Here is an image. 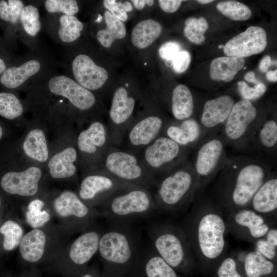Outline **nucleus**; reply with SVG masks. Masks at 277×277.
Segmentation results:
<instances>
[{
  "instance_id": "1",
  "label": "nucleus",
  "mask_w": 277,
  "mask_h": 277,
  "mask_svg": "<svg viewBox=\"0 0 277 277\" xmlns=\"http://www.w3.org/2000/svg\"><path fill=\"white\" fill-rule=\"evenodd\" d=\"M271 168L262 157L241 155L227 157L219 172L232 179L230 197L233 203L244 206L270 175Z\"/></svg>"
},
{
  "instance_id": "2",
  "label": "nucleus",
  "mask_w": 277,
  "mask_h": 277,
  "mask_svg": "<svg viewBox=\"0 0 277 277\" xmlns=\"http://www.w3.org/2000/svg\"><path fill=\"white\" fill-rule=\"evenodd\" d=\"M104 215L112 224H127L147 216L157 209L149 189L135 186L122 191L103 204Z\"/></svg>"
},
{
  "instance_id": "3",
  "label": "nucleus",
  "mask_w": 277,
  "mask_h": 277,
  "mask_svg": "<svg viewBox=\"0 0 277 277\" xmlns=\"http://www.w3.org/2000/svg\"><path fill=\"white\" fill-rule=\"evenodd\" d=\"M103 170L126 183L149 190L156 180L143 164L137 153L111 145L102 163Z\"/></svg>"
},
{
  "instance_id": "4",
  "label": "nucleus",
  "mask_w": 277,
  "mask_h": 277,
  "mask_svg": "<svg viewBox=\"0 0 277 277\" xmlns=\"http://www.w3.org/2000/svg\"><path fill=\"white\" fill-rule=\"evenodd\" d=\"M195 185L192 163L188 160L156 180V190L153 196L157 209H172L181 205Z\"/></svg>"
},
{
  "instance_id": "5",
  "label": "nucleus",
  "mask_w": 277,
  "mask_h": 277,
  "mask_svg": "<svg viewBox=\"0 0 277 277\" xmlns=\"http://www.w3.org/2000/svg\"><path fill=\"white\" fill-rule=\"evenodd\" d=\"M190 150L161 135L141 152L140 157L156 180L159 176L165 175L188 161Z\"/></svg>"
},
{
  "instance_id": "6",
  "label": "nucleus",
  "mask_w": 277,
  "mask_h": 277,
  "mask_svg": "<svg viewBox=\"0 0 277 277\" xmlns=\"http://www.w3.org/2000/svg\"><path fill=\"white\" fill-rule=\"evenodd\" d=\"M258 118L257 109L251 101L235 103L221 128L220 136L225 144L237 149L245 147L263 122Z\"/></svg>"
},
{
  "instance_id": "7",
  "label": "nucleus",
  "mask_w": 277,
  "mask_h": 277,
  "mask_svg": "<svg viewBox=\"0 0 277 277\" xmlns=\"http://www.w3.org/2000/svg\"><path fill=\"white\" fill-rule=\"evenodd\" d=\"M225 145L221 136L216 135L206 137L199 144L191 160L196 181L209 179L217 173L227 159Z\"/></svg>"
},
{
  "instance_id": "8",
  "label": "nucleus",
  "mask_w": 277,
  "mask_h": 277,
  "mask_svg": "<svg viewBox=\"0 0 277 277\" xmlns=\"http://www.w3.org/2000/svg\"><path fill=\"white\" fill-rule=\"evenodd\" d=\"M148 235L155 252L172 268L179 267L184 261L186 250L184 241L172 228L151 226Z\"/></svg>"
},
{
  "instance_id": "9",
  "label": "nucleus",
  "mask_w": 277,
  "mask_h": 277,
  "mask_svg": "<svg viewBox=\"0 0 277 277\" xmlns=\"http://www.w3.org/2000/svg\"><path fill=\"white\" fill-rule=\"evenodd\" d=\"M45 81L51 93L66 98L80 111L89 110L96 104V97L92 92L84 88L68 76L54 75L48 77Z\"/></svg>"
},
{
  "instance_id": "10",
  "label": "nucleus",
  "mask_w": 277,
  "mask_h": 277,
  "mask_svg": "<svg viewBox=\"0 0 277 277\" xmlns=\"http://www.w3.org/2000/svg\"><path fill=\"white\" fill-rule=\"evenodd\" d=\"M136 186L122 182L103 170L86 176L82 181L79 196L84 201L99 200L103 204L116 194Z\"/></svg>"
},
{
  "instance_id": "11",
  "label": "nucleus",
  "mask_w": 277,
  "mask_h": 277,
  "mask_svg": "<svg viewBox=\"0 0 277 277\" xmlns=\"http://www.w3.org/2000/svg\"><path fill=\"white\" fill-rule=\"evenodd\" d=\"M225 224L218 214L208 213L200 220L197 230L198 242L203 254L213 259L223 251L225 241Z\"/></svg>"
},
{
  "instance_id": "12",
  "label": "nucleus",
  "mask_w": 277,
  "mask_h": 277,
  "mask_svg": "<svg viewBox=\"0 0 277 277\" xmlns=\"http://www.w3.org/2000/svg\"><path fill=\"white\" fill-rule=\"evenodd\" d=\"M166 123L162 117L155 114L132 121L124 136L128 150L136 153L141 152L161 135Z\"/></svg>"
},
{
  "instance_id": "13",
  "label": "nucleus",
  "mask_w": 277,
  "mask_h": 277,
  "mask_svg": "<svg viewBox=\"0 0 277 277\" xmlns=\"http://www.w3.org/2000/svg\"><path fill=\"white\" fill-rule=\"evenodd\" d=\"M267 45L265 30L252 26L228 41L223 51L227 56L244 58L262 52Z\"/></svg>"
},
{
  "instance_id": "14",
  "label": "nucleus",
  "mask_w": 277,
  "mask_h": 277,
  "mask_svg": "<svg viewBox=\"0 0 277 277\" xmlns=\"http://www.w3.org/2000/svg\"><path fill=\"white\" fill-rule=\"evenodd\" d=\"M47 66L44 58L31 56L19 64L9 66L0 76V84L7 89L18 88L41 76Z\"/></svg>"
},
{
  "instance_id": "15",
  "label": "nucleus",
  "mask_w": 277,
  "mask_h": 277,
  "mask_svg": "<svg viewBox=\"0 0 277 277\" xmlns=\"http://www.w3.org/2000/svg\"><path fill=\"white\" fill-rule=\"evenodd\" d=\"M235 102L228 95H223L208 100L205 103L199 122L206 137L215 135L217 130L221 129L229 115Z\"/></svg>"
},
{
  "instance_id": "16",
  "label": "nucleus",
  "mask_w": 277,
  "mask_h": 277,
  "mask_svg": "<svg viewBox=\"0 0 277 277\" xmlns=\"http://www.w3.org/2000/svg\"><path fill=\"white\" fill-rule=\"evenodd\" d=\"M71 66L74 80L91 92L102 88L108 80L107 71L86 54L76 55Z\"/></svg>"
},
{
  "instance_id": "17",
  "label": "nucleus",
  "mask_w": 277,
  "mask_h": 277,
  "mask_svg": "<svg viewBox=\"0 0 277 277\" xmlns=\"http://www.w3.org/2000/svg\"><path fill=\"white\" fill-rule=\"evenodd\" d=\"M77 145L82 153L98 156L102 163L108 148L112 145L108 127L100 121L92 122L79 133Z\"/></svg>"
},
{
  "instance_id": "18",
  "label": "nucleus",
  "mask_w": 277,
  "mask_h": 277,
  "mask_svg": "<svg viewBox=\"0 0 277 277\" xmlns=\"http://www.w3.org/2000/svg\"><path fill=\"white\" fill-rule=\"evenodd\" d=\"M42 171L37 167H30L22 172L10 171L1 179V186L7 193L13 195L30 196L38 190Z\"/></svg>"
},
{
  "instance_id": "19",
  "label": "nucleus",
  "mask_w": 277,
  "mask_h": 277,
  "mask_svg": "<svg viewBox=\"0 0 277 277\" xmlns=\"http://www.w3.org/2000/svg\"><path fill=\"white\" fill-rule=\"evenodd\" d=\"M161 135L190 150L196 148L206 138L199 121L192 117L167 122Z\"/></svg>"
},
{
  "instance_id": "20",
  "label": "nucleus",
  "mask_w": 277,
  "mask_h": 277,
  "mask_svg": "<svg viewBox=\"0 0 277 277\" xmlns=\"http://www.w3.org/2000/svg\"><path fill=\"white\" fill-rule=\"evenodd\" d=\"M101 234L95 231H90L78 237L70 248L71 261L77 265L88 262L98 251Z\"/></svg>"
},
{
  "instance_id": "21",
  "label": "nucleus",
  "mask_w": 277,
  "mask_h": 277,
  "mask_svg": "<svg viewBox=\"0 0 277 277\" xmlns=\"http://www.w3.org/2000/svg\"><path fill=\"white\" fill-rule=\"evenodd\" d=\"M77 159V152L73 147H68L54 155L48 162L49 173L54 179L72 176L76 171L74 163Z\"/></svg>"
},
{
  "instance_id": "22",
  "label": "nucleus",
  "mask_w": 277,
  "mask_h": 277,
  "mask_svg": "<svg viewBox=\"0 0 277 277\" xmlns=\"http://www.w3.org/2000/svg\"><path fill=\"white\" fill-rule=\"evenodd\" d=\"M54 207L57 214L63 217L73 216L83 219L90 214L89 207L71 191H65L55 199Z\"/></svg>"
},
{
  "instance_id": "23",
  "label": "nucleus",
  "mask_w": 277,
  "mask_h": 277,
  "mask_svg": "<svg viewBox=\"0 0 277 277\" xmlns=\"http://www.w3.org/2000/svg\"><path fill=\"white\" fill-rule=\"evenodd\" d=\"M253 209L261 213H268L277 208V179L270 175L264 182L251 199Z\"/></svg>"
},
{
  "instance_id": "24",
  "label": "nucleus",
  "mask_w": 277,
  "mask_h": 277,
  "mask_svg": "<svg viewBox=\"0 0 277 277\" xmlns=\"http://www.w3.org/2000/svg\"><path fill=\"white\" fill-rule=\"evenodd\" d=\"M171 109L176 121L191 117L194 111L193 98L190 89L186 85L179 84L173 89Z\"/></svg>"
},
{
  "instance_id": "25",
  "label": "nucleus",
  "mask_w": 277,
  "mask_h": 277,
  "mask_svg": "<svg viewBox=\"0 0 277 277\" xmlns=\"http://www.w3.org/2000/svg\"><path fill=\"white\" fill-rule=\"evenodd\" d=\"M244 58L222 56L213 59L210 66V76L217 81H232L245 65Z\"/></svg>"
},
{
  "instance_id": "26",
  "label": "nucleus",
  "mask_w": 277,
  "mask_h": 277,
  "mask_svg": "<svg viewBox=\"0 0 277 277\" xmlns=\"http://www.w3.org/2000/svg\"><path fill=\"white\" fill-rule=\"evenodd\" d=\"M46 243V236L42 230L34 229L22 238L19 244L22 257L26 261L34 263L42 257Z\"/></svg>"
},
{
  "instance_id": "27",
  "label": "nucleus",
  "mask_w": 277,
  "mask_h": 277,
  "mask_svg": "<svg viewBox=\"0 0 277 277\" xmlns=\"http://www.w3.org/2000/svg\"><path fill=\"white\" fill-rule=\"evenodd\" d=\"M144 260L146 277H177L173 268L168 264L151 246L139 252Z\"/></svg>"
},
{
  "instance_id": "28",
  "label": "nucleus",
  "mask_w": 277,
  "mask_h": 277,
  "mask_svg": "<svg viewBox=\"0 0 277 277\" xmlns=\"http://www.w3.org/2000/svg\"><path fill=\"white\" fill-rule=\"evenodd\" d=\"M162 30V26L158 22L152 19L142 21L133 28L131 42L135 47L139 49L146 48L159 37Z\"/></svg>"
},
{
  "instance_id": "29",
  "label": "nucleus",
  "mask_w": 277,
  "mask_h": 277,
  "mask_svg": "<svg viewBox=\"0 0 277 277\" xmlns=\"http://www.w3.org/2000/svg\"><path fill=\"white\" fill-rule=\"evenodd\" d=\"M250 142H254L261 152L274 153L277 145L276 121L274 119L263 121Z\"/></svg>"
},
{
  "instance_id": "30",
  "label": "nucleus",
  "mask_w": 277,
  "mask_h": 277,
  "mask_svg": "<svg viewBox=\"0 0 277 277\" xmlns=\"http://www.w3.org/2000/svg\"><path fill=\"white\" fill-rule=\"evenodd\" d=\"M23 148L28 156L38 162H45L48 158L46 136L40 129H34L28 132L24 141Z\"/></svg>"
},
{
  "instance_id": "31",
  "label": "nucleus",
  "mask_w": 277,
  "mask_h": 277,
  "mask_svg": "<svg viewBox=\"0 0 277 277\" xmlns=\"http://www.w3.org/2000/svg\"><path fill=\"white\" fill-rule=\"evenodd\" d=\"M106 28L96 33V38L104 47H110L114 41L123 38L126 34L125 24L114 16L109 11L104 13Z\"/></svg>"
},
{
  "instance_id": "32",
  "label": "nucleus",
  "mask_w": 277,
  "mask_h": 277,
  "mask_svg": "<svg viewBox=\"0 0 277 277\" xmlns=\"http://www.w3.org/2000/svg\"><path fill=\"white\" fill-rule=\"evenodd\" d=\"M58 22L57 35L62 43H71L81 36L84 25L75 15L61 14Z\"/></svg>"
},
{
  "instance_id": "33",
  "label": "nucleus",
  "mask_w": 277,
  "mask_h": 277,
  "mask_svg": "<svg viewBox=\"0 0 277 277\" xmlns=\"http://www.w3.org/2000/svg\"><path fill=\"white\" fill-rule=\"evenodd\" d=\"M274 265L258 251L249 252L244 261V268L247 277H261L272 272Z\"/></svg>"
},
{
  "instance_id": "34",
  "label": "nucleus",
  "mask_w": 277,
  "mask_h": 277,
  "mask_svg": "<svg viewBox=\"0 0 277 277\" xmlns=\"http://www.w3.org/2000/svg\"><path fill=\"white\" fill-rule=\"evenodd\" d=\"M235 221L239 225L247 227L251 235L255 238L264 236L269 230L263 219L250 210H242L238 212L235 216Z\"/></svg>"
},
{
  "instance_id": "35",
  "label": "nucleus",
  "mask_w": 277,
  "mask_h": 277,
  "mask_svg": "<svg viewBox=\"0 0 277 277\" xmlns=\"http://www.w3.org/2000/svg\"><path fill=\"white\" fill-rule=\"evenodd\" d=\"M19 24L26 34L32 37H36L42 28L37 7L31 4L25 5L21 13Z\"/></svg>"
},
{
  "instance_id": "36",
  "label": "nucleus",
  "mask_w": 277,
  "mask_h": 277,
  "mask_svg": "<svg viewBox=\"0 0 277 277\" xmlns=\"http://www.w3.org/2000/svg\"><path fill=\"white\" fill-rule=\"evenodd\" d=\"M0 234L3 236L2 247L4 250L10 251L20 244L23 230L21 226L12 220H7L0 226Z\"/></svg>"
},
{
  "instance_id": "37",
  "label": "nucleus",
  "mask_w": 277,
  "mask_h": 277,
  "mask_svg": "<svg viewBox=\"0 0 277 277\" xmlns=\"http://www.w3.org/2000/svg\"><path fill=\"white\" fill-rule=\"evenodd\" d=\"M24 112L19 99L9 92H0V116L9 120L21 116Z\"/></svg>"
},
{
  "instance_id": "38",
  "label": "nucleus",
  "mask_w": 277,
  "mask_h": 277,
  "mask_svg": "<svg viewBox=\"0 0 277 277\" xmlns=\"http://www.w3.org/2000/svg\"><path fill=\"white\" fill-rule=\"evenodd\" d=\"M216 9L223 15L234 21H245L251 16L249 8L242 3L235 1L220 2Z\"/></svg>"
},
{
  "instance_id": "39",
  "label": "nucleus",
  "mask_w": 277,
  "mask_h": 277,
  "mask_svg": "<svg viewBox=\"0 0 277 277\" xmlns=\"http://www.w3.org/2000/svg\"><path fill=\"white\" fill-rule=\"evenodd\" d=\"M185 24L184 33L190 42L200 45L205 41L204 34L208 28V24L204 17H189L186 19Z\"/></svg>"
},
{
  "instance_id": "40",
  "label": "nucleus",
  "mask_w": 277,
  "mask_h": 277,
  "mask_svg": "<svg viewBox=\"0 0 277 277\" xmlns=\"http://www.w3.org/2000/svg\"><path fill=\"white\" fill-rule=\"evenodd\" d=\"M25 5L21 0H1L0 19L11 25L19 24V17Z\"/></svg>"
},
{
  "instance_id": "41",
  "label": "nucleus",
  "mask_w": 277,
  "mask_h": 277,
  "mask_svg": "<svg viewBox=\"0 0 277 277\" xmlns=\"http://www.w3.org/2000/svg\"><path fill=\"white\" fill-rule=\"evenodd\" d=\"M44 7L47 12L51 14L74 15L79 11L75 0H46Z\"/></svg>"
},
{
  "instance_id": "42",
  "label": "nucleus",
  "mask_w": 277,
  "mask_h": 277,
  "mask_svg": "<svg viewBox=\"0 0 277 277\" xmlns=\"http://www.w3.org/2000/svg\"><path fill=\"white\" fill-rule=\"evenodd\" d=\"M239 91L243 100H255L263 95L266 91V86L260 83L253 87H249L245 82L238 83Z\"/></svg>"
},
{
  "instance_id": "43",
  "label": "nucleus",
  "mask_w": 277,
  "mask_h": 277,
  "mask_svg": "<svg viewBox=\"0 0 277 277\" xmlns=\"http://www.w3.org/2000/svg\"><path fill=\"white\" fill-rule=\"evenodd\" d=\"M27 222L32 228H37L43 226L50 218V214L46 211H29L26 213Z\"/></svg>"
},
{
  "instance_id": "44",
  "label": "nucleus",
  "mask_w": 277,
  "mask_h": 277,
  "mask_svg": "<svg viewBox=\"0 0 277 277\" xmlns=\"http://www.w3.org/2000/svg\"><path fill=\"white\" fill-rule=\"evenodd\" d=\"M191 61V55L186 50L180 51L172 60L174 70L178 73L184 72L188 69Z\"/></svg>"
},
{
  "instance_id": "45",
  "label": "nucleus",
  "mask_w": 277,
  "mask_h": 277,
  "mask_svg": "<svg viewBox=\"0 0 277 277\" xmlns=\"http://www.w3.org/2000/svg\"><path fill=\"white\" fill-rule=\"evenodd\" d=\"M218 277H242L236 270L235 261L231 258L224 260L219 268Z\"/></svg>"
},
{
  "instance_id": "46",
  "label": "nucleus",
  "mask_w": 277,
  "mask_h": 277,
  "mask_svg": "<svg viewBox=\"0 0 277 277\" xmlns=\"http://www.w3.org/2000/svg\"><path fill=\"white\" fill-rule=\"evenodd\" d=\"M103 5L117 19L122 22H125L127 19L128 15L124 9L123 3H117L114 0H104Z\"/></svg>"
},
{
  "instance_id": "47",
  "label": "nucleus",
  "mask_w": 277,
  "mask_h": 277,
  "mask_svg": "<svg viewBox=\"0 0 277 277\" xmlns=\"http://www.w3.org/2000/svg\"><path fill=\"white\" fill-rule=\"evenodd\" d=\"M179 44L174 42H168L163 44L159 50L160 57L166 61H172L176 55L181 51Z\"/></svg>"
},
{
  "instance_id": "48",
  "label": "nucleus",
  "mask_w": 277,
  "mask_h": 277,
  "mask_svg": "<svg viewBox=\"0 0 277 277\" xmlns=\"http://www.w3.org/2000/svg\"><path fill=\"white\" fill-rule=\"evenodd\" d=\"M277 244L268 240H259L256 243V249L258 252L267 259L272 260L276 255L275 248Z\"/></svg>"
},
{
  "instance_id": "49",
  "label": "nucleus",
  "mask_w": 277,
  "mask_h": 277,
  "mask_svg": "<svg viewBox=\"0 0 277 277\" xmlns=\"http://www.w3.org/2000/svg\"><path fill=\"white\" fill-rule=\"evenodd\" d=\"M158 2L161 8L164 12L173 13L179 8L183 1L179 0H160Z\"/></svg>"
},
{
  "instance_id": "50",
  "label": "nucleus",
  "mask_w": 277,
  "mask_h": 277,
  "mask_svg": "<svg viewBox=\"0 0 277 277\" xmlns=\"http://www.w3.org/2000/svg\"><path fill=\"white\" fill-rule=\"evenodd\" d=\"M44 206V203L40 200H34L31 201L28 207V211H42V209Z\"/></svg>"
},
{
  "instance_id": "51",
  "label": "nucleus",
  "mask_w": 277,
  "mask_h": 277,
  "mask_svg": "<svg viewBox=\"0 0 277 277\" xmlns=\"http://www.w3.org/2000/svg\"><path fill=\"white\" fill-rule=\"evenodd\" d=\"M271 59L269 55H265L260 62L259 68L262 72H266L271 65Z\"/></svg>"
},
{
  "instance_id": "52",
  "label": "nucleus",
  "mask_w": 277,
  "mask_h": 277,
  "mask_svg": "<svg viewBox=\"0 0 277 277\" xmlns=\"http://www.w3.org/2000/svg\"><path fill=\"white\" fill-rule=\"evenodd\" d=\"M244 78L249 83H253L257 84H259V82L255 77V73L252 71H249L244 75Z\"/></svg>"
},
{
  "instance_id": "53",
  "label": "nucleus",
  "mask_w": 277,
  "mask_h": 277,
  "mask_svg": "<svg viewBox=\"0 0 277 277\" xmlns=\"http://www.w3.org/2000/svg\"><path fill=\"white\" fill-rule=\"evenodd\" d=\"M266 78L269 81L276 82L277 81V70L267 71Z\"/></svg>"
},
{
  "instance_id": "54",
  "label": "nucleus",
  "mask_w": 277,
  "mask_h": 277,
  "mask_svg": "<svg viewBox=\"0 0 277 277\" xmlns=\"http://www.w3.org/2000/svg\"><path fill=\"white\" fill-rule=\"evenodd\" d=\"M131 2L133 3L135 7L139 10L143 9L145 6L144 0H132Z\"/></svg>"
},
{
  "instance_id": "55",
  "label": "nucleus",
  "mask_w": 277,
  "mask_h": 277,
  "mask_svg": "<svg viewBox=\"0 0 277 277\" xmlns=\"http://www.w3.org/2000/svg\"><path fill=\"white\" fill-rule=\"evenodd\" d=\"M9 66L7 62L4 58L0 57V76Z\"/></svg>"
},
{
  "instance_id": "56",
  "label": "nucleus",
  "mask_w": 277,
  "mask_h": 277,
  "mask_svg": "<svg viewBox=\"0 0 277 277\" xmlns=\"http://www.w3.org/2000/svg\"><path fill=\"white\" fill-rule=\"evenodd\" d=\"M212 2H213L212 0H197V2L202 4H208Z\"/></svg>"
},
{
  "instance_id": "57",
  "label": "nucleus",
  "mask_w": 277,
  "mask_h": 277,
  "mask_svg": "<svg viewBox=\"0 0 277 277\" xmlns=\"http://www.w3.org/2000/svg\"><path fill=\"white\" fill-rule=\"evenodd\" d=\"M145 4H147L149 6H151L153 5L154 3V1L152 0H145Z\"/></svg>"
},
{
  "instance_id": "58",
  "label": "nucleus",
  "mask_w": 277,
  "mask_h": 277,
  "mask_svg": "<svg viewBox=\"0 0 277 277\" xmlns=\"http://www.w3.org/2000/svg\"><path fill=\"white\" fill-rule=\"evenodd\" d=\"M102 21V16L100 14H99L98 17H97L95 22L97 23H100Z\"/></svg>"
},
{
  "instance_id": "59",
  "label": "nucleus",
  "mask_w": 277,
  "mask_h": 277,
  "mask_svg": "<svg viewBox=\"0 0 277 277\" xmlns=\"http://www.w3.org/2000/svg\"><path fill=\"white\" fill-rule=\"evenodd\" d=\"M3 135V130L1 126L0 125V140L2 138Z\"/></svg>"
},
{
  "instance_id": "60",
  "label": "nucleus",
  "mask_w": 277,
  "mask_h": 277,
  "mask_svg": "<svg viewBox=\"0 0 277 277\" xmlns=\"http://www.w3.org/2000/svg\"><path fill=\"white\" fill-rule=\"evenodd\" d=\"M83 277H92V276L89 274H86L84 275Z\"/></svg>"
},
{
  "instance_id": "61",
  "label": "nucleus",
  "mask_w": 277,
  "mask_h": 277,
  "mask_svg": "<svg viewBox=\"0 0 277 277\" xmlns=\"http://www.w3.org/2000/svg\"><path fill=\"white\" fill-rule=\"evenodd\" d=\"M1 205H2V200H1V196H0V209H1ZM1 217H0V226H1Z\"/></svg>"
},
{
  "instance_id": "62",
  "label": "nucleus",
  "mask_w": 277,
  "mask_h": 277,
  "mask_svg": "<svg viewBox=\"0 0 277 277\" xmlns=\"http://www.w3.org/2000/svg\"><path fill=\"white\" fill-rule=\"evenodd\" d=\"M218 47H219V49L223 48H224V45H220L218 46Z\"/></svg>"
}]
</instances>
